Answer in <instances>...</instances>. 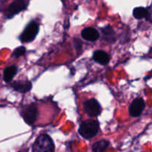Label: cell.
I'll return each mask as SVG.
<instances>
[{
    "instance_id": "1",
    "label": "cell",
    "mask_w": 152,
    "mask_h": 152,
    "mask_svg": "<svg viewBox=\"0 0 152 152\" xmlns=\"http://www.w3.org/2000/svg\"><path fill=\"white\" fill-rule=\"evenodd\" d=\"M33 152H55V146L51 137L41 134L36 139L32 148Z\"/></svg>"
},
{
    "instance_id": "2",
    "label": "cell",
    "mask_w": 152,
    "mask_h": 152,
    "mask_svg": "<svg viewBox=\"0 0 152 152\" xmlns=\"http://www.w3.org/2000/svg\"><path fill=\"white\" fill-rule=\"evenodd\" d=\"M99 125L96 120H86L79 128V133L85 139H91L97 134Z\"/></svg>"
},
{
    "instance_id": "15",
    "label": "cell",
    "mask_w": 152,
    "mask_h": 152,
    "mask_svg": "<svg viewBox=\"0 0 152 152\" xmlns=\"http://www.w3.org/2000/svg\"><path fill=\"white\" fill-rule=\"evenodd\" d=\"M25 52H26V48H25V47H24V46H20V47L17 48H16L13 50L11 56L14 58H19L20 57V56H23L25 53Z\"/></svg>"
},
{
    "instance_id": "9",
    "label": "cell",
    "mask_w": 152,
    "mask_h": 152,
    "mask_svg": "<svg viewBox=\"0 0 152 152\" xmlns=\"http://www.w3.org/2000/svg\"><path fill=\"white\" fill-rule=\"evenodd\" d=\"M11 87L13 90L19 92V93L25 94L31 90L32 88V83L29 81H16L12 83Z\"/></svg>"
},
{
    "instance_id": "5",
    "label": "cell",
    "mask_w": 152,
    "mask_h": 152,
    "mask_svg": "<svg viewBox=\"0 0 152 152\" xmlns=\"http://www.w3.org/2000/svg\"><path fill=\"white\" fill-rule=\"evenodd\" d=\"M38 117V110L34 104L28 105L22 111V117L28 125H33Z\"/></svg>"
},
{
    "instance_id": "13",
    "label": "cell",
    "mask_w": 152,
    "mask_h": 152,
    "mask_svg": "<svg viewBox=\"0 0 152 152\" xmlns=\"http://www.w3.org/2000/svg\"><path fill=\"white\" fill-rule=\"evenodd\" d=\"M109 145V142L106 140H101L95 142L92 147L94 152H104Z\"/></svg>"
},
{
    "instance_id": "11",
    "label": "cell",
    "mask_w": 152,
    "mask_h": 152,
    "mask_svg": "<svg viewBox=\"0 0 152 152\" xmlns=\"http://www.w3.org/2000/svg\"><path fill=\"white\" fill-rule=\"evenodd\" d=\"M18 71V68L16 65H10L4 70L3 72V80L6 83H10Z\"/></svg>"
},
{
    "instance_id": "3",
    "label": "cell",
    "mask_w": 152,
    "mask_h": 152,
    "mask_svg": "<svg viewBox=\"0 0 152 152\" xmlns=\"http://www.w3.org/2000/svg\"><path fill=\"white\" fill-rule=\"evenodd\" d=\"M39 24L36 22H31L25 28L22 34H21L19 39L22 42H32L37 37L39 32Z\"/></svg>"
},
{
    "instance_id": "8",
    "label": "cell",
    "mask_w": 152,
    "mask_h": 152,
    "mask_svg": "<svg viewBox=\"0 0 152 152\" xmlns=\"http://www.w3.org/2000/svg\"><path fill=\"white\" fill-rule=\"evenodd\" d=\"M81 35L84 39L91 42L96 41L99 37V34L97 31V30L94 28H91V27L86 28L85 29H83L82 31Z\"/></svg>"
},
{
    "instance_id": "7",
    "label": "cell",
    "mask_w": 152,
    "mask_h": 152,
    "mask_svg": "<svg viewBox=\"0 0 152 152\" xmlns=\"http://www.w3.org/2000/svg\"><path fill=\"white\" fill-rule=\"evenodd\" d=\"M145 106V101L142 98H136L131 103L129 107V114L133 117H140L143 111Z\"/></svg>"
},
{
    "instance_id": "6",
    "label": "cell",
    "mask_w": 152,
    "mask_h": 152,
    "mask_svg": "<svg viewBox=\"0 0 152 152\" xmlns=\"http://www.w3.org/2000/svg\"><path fill=\"white\" fill-rule=\"evenodd\" d=\"M26 7L27 2L25 0H15L8 6L5 15L7 18H12L15 15L25 10Z\"/></svg>"
},
{
    "instance_id": "12",
    "label": "cell",
    "mask_w": 152,
    "mask_h": 152,
    "mask_svg": "<svg viewBox=\"0 0 152 152\" xmlns=\"http://www.w3.org/2000/svg\"><path fill=\"white\" fill-rule=\"evenodd\" d=\"M102 33L103 34L104 37L105 38V39H106V41L111 42L115 41V38H114L115 33H114V31L110 25H107V26L102 28Z\"/></svg>"
},
{
    "instance_id": "16",
    "label": "cell",
    "mask_w": 152,
    "mask_h": 152,
    "mask_svg": "<svg viewBox=\"0 0 152 152\" xmlns=\"http://www.w3.org/2000/svg\"><path fill=\"white\" fill-rule=\"evenodd\" d=\"M74 43H75V47L77 48V51H80L82 48L81 41H80V39H75L74 40Z\"/></svg>"
},
{
    "instance_id": "14",
    "label": "cell",
    "mask_w": 152,
    "mask_h": 152,
    "mask_svg": "<svg viewBox=\"0 0 152 152\" xmlns=\"http://www.w3.org/2000/svg\"><path fill=\"white\" fill-rule=\"evenodd\" d=\"M148 14V12L146 8L142 7H135L133 10V15L135 19H142L143 18L146 17Z\"/></svg>"
},
{
    "instance_id": "4",
    "label": "cell",
    "mask_w": 152,
    "mask_h": 152,
    "mask_svg": "<svg viewBox=\"0 0 152 152\" xmlns=\"http://www.w3.org/2000/svg\"><path fill=\"white\" fill-rule=\"evenodd\" d=\"M84 111L89 117H96L101 114L102 108L96 99H91L84 102Z\"/></svg>"
},
{
    "instance_id": "10",
    "label": "cell",
    "mask_w": 152,
    "mask_h": 152,
    "mask_svg": "<svg viewBox=\"0 0 152 152\" xmlns=\"http://www.w3.org/2000/svg\"><path fill=\"white\" fill-rule=\"evenodd\" d=\"M93 59L95 62L101 65H107L110 61V56L107 52L104 50H98L94 53Z\"/></svg>"
}]
</instances>
